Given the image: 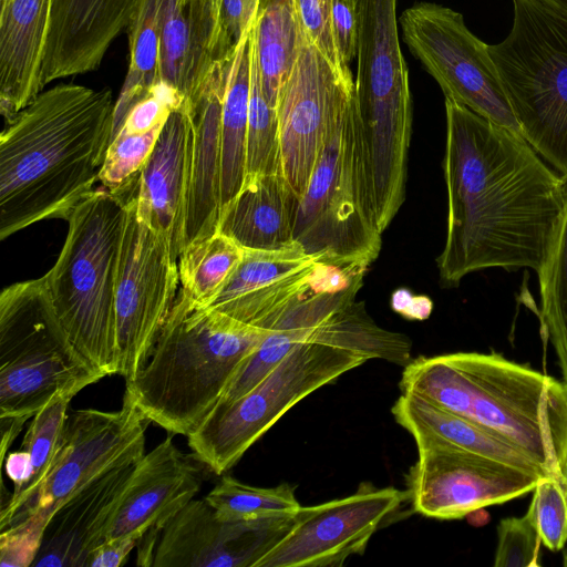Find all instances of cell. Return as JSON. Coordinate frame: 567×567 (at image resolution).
Returning a JSON list of instances; mask_svg holds the SVG:
<instances>
[{
    "label": "cell",
    "instance_id": "1",
    "mask_svg": "<svg viewBox=\"0 0 567 567\" xmlns=\"http://www.w3.org/2000/svg\"><path fill=\"white\" fill-rule=\"evenodd\" d=\"M447 227L440 279L543 266L566 200L565 176L519 134L445 99Z\"/></svg>",
    "mask_w": 567,
    "mask_h": 567
},
{
    "label": "cell",
    "instance_id": "2",
    "mask_svg": "<svg viewBox=\"0 0 567 567\" xmlns=\"http://www.w3.org/2000/svg\"><path fill=\"white\" fill-rule=\"evenodd\" d=\"M114 105L109 89L43 90L0 135V238L41 220H68L99 182Z\"/></svg>",
    "mask_w": 567,
    "mask_h": 567
},
{
    "label": "cell",
    "instance_id": "3",
    "mask_svg": "<svg viewBox=\"0 0 567 567\" xmlns=\"http://www.w3.org/2000/svg\"><path fill=\"white\" fill-rule=\"evenodd\" d=\"M402 393L415 394L516 447L545 475L563 477L567 386L499 353L419 357L404 365Z\"/></svg>",
    "mask_w": 567,
    "mask_h": 567
},
{
    "label": "cell",
    "instance_id": "4",
    "mask_svg": "<svg viewBox=\"0 0 567 567\" xmlns=\"http://www.w3.org/2000/svg\"><path fill=\"white\" fill-rule=\"evenodd\" d=\"M269 330L197 307L179 289L150 358L125 393L153 423L188 436L209 416Z\"/></svg>",
    "mask_w": 567,
    "mask_h": 567
},
{
    "label": "cell",
    "instance_id": "5",
    "mask_svg": "<svg viewBox=\"0 0 567 567\" xmlns=\"http://www.w3.org/2000/svg\"><path fill=\"white\" fill-rule=\"evenodd\" d=\"M365 346L361 323L342 306L251 390L217 405L187 436L189 447L215 474L225 473L295 404L370 360Z\"/></svg>",
    "mask_w": 567,
    "mask_h": 567
},
{
    "label": "cell",
    "instance_id": "6",
    "mask_svg": "<svg viewBox=\"0 0 567 567\" xmlns=\"http://www.w3.org/2000/svg\"><path fill=\"white\" fill-rule=\"evenodd\" d=\"M127 202L103 186L81 200L66 220L60 255L44 275L71 341L104 377L118 374L114 299Z\"/></svg>",
    "mask_w": 567,
    "mask_h": 567
},
{
    "label": "cell",
    "instance_id": "7",
    "mask_svg": "<svg viewBox=\"0 0 567 567\" xmlns=\"http://www.w3.org/2000/svg\"><path fill=\"white\" fill-rule=\"evenodd\" d=\"M381 235L352 87L334 111L299 198L293 239L308 255L370 266L381 250Z\"/></svg>",
    "mask_w": 567,
    "mask_h": 567
},
{
    "label": "cell",
    "instance_id": "8",
    "mask_svg": "<svg viewBox=\"0 0 567 567\" xmlns=\"http://www.w3.org/2000/svg\"><path fill=\"white\" fill-rule=\"evenodd\" d=\"M398 0H357L355 102L375 203L405 198L412 94L400 47Z\"/></svg>",
    "mask_w": 567,
    "mask_h": 567
},
{
    "label": "cell",
    "instance_id": "9",
    "mask_svg": "<svg viewBox=\"0 0 567 567\" xmlns=\"http://www.w3.org/2000/svg\"><path fill=\"white\" fill-rule=\"evenodd\" d=\"M104 375L76 349L53 307L45 277L0 295V419H30L54 396H72Z\"/></svg>",
    "mask_w": 567,
    "mask_h": 567
},
{
    "label": "cell",
    "instance_id": "10",
    "mask_svg": "<svg viewBox=\"0 0 567 567\" xmlns=\"http://www.w3.org/2000/svg\"><path fill=\"white\" fill-rule=\"evenodd\" d=\"M508 35L488 45L522 136L567 175V14L542 0H513Z\"/></svg>",
    "mask_w": 567,
    "mask_h": 567
},
{
    "label": "cell",
    "instance_id": "11",
    "mask_svg": "<svg viewBox=\"0 0 567 567\" xmlns=\"http://www.w3.org/2000/svg\"><path fill=\"white\" fill-rule=\"evenodd\" d=\"M403 40L450 99L519 135L488 44L451 8L419 2L399 18Z\"/></svg>",
    "mask_w": 567,
    "mask_h": 567
},
{
    "label": "cell",
    "instance_id": "12",
    "mask_svg": "<svg viewBox=\"0 0 567 567\" xmlns=\"http://www.w3.org/2000/svg\"><path fill=\"white\" fill-rule=\"evenodd\" d=\"M136 192L127 202L114 299L118 374L125 381L146 363L181 289L178 260L167 240L138 218Z\"/></svg>",
    "mask_w": 567,
    "mask_h": 567
},
{
    "label": "cell",
    "instance_id": "13",
    "mask_svg": "<svg viewBox=\"0 0 567 567\" xmlns=\"http://www.w3.org/2000/svg\"><path fill=\"white\" fill-rule=\"evenodd\" d=\"M408 499L406 491L363 482L347 497L301 506L288 532L255 567L341 566L349 557L362 555L374 533Z\"/></svg>",
    "mask_w": 567,
    "mask_h": 567
},
{
    "label": "cell",
    "instance_id": "14",
    "mask_svg": "<svg viewBox=\"0 0 567 567\" xmlns=\"http://www.w3.org/2000/svg\"><path fill=\"white\" fill-rule=\"evenodd\" d=\"M150 423L126 393L117 411H73L56 460L27 516L40 511L51 518L71 496L102 475L140 461Z\"/></svg>",
    "mask_w": 567,
    "mask_h": 567
},
{
    "label": "cell",
    "instance_id": "15",
    "mask_svg": "<svg viewBox=\"0 0 567 567\" xmlns=\"http://www.w3.org/2000/svg\"><path fill=\"white\" fill-rule=\"evenodd\" d=\"M417 454L406 474V492L413 511L430 518L458 519L518 498L542 476L475 454L440 449H421Z\"/></svg>",
    "mask_w": 567,
    "mask_h": 567
},
{
    "label": "cell",
    "instance_id": "16",
    "mask_svg": "<svg viewBox=\"0 0 567 567\" xmlns=\"http://www.w3.org/2000/svg\"><path fill=\"white\" fill-rule=\"evenodd\" d=\"M352 87L354 83L340 79L306 31L277 107L280 174L298 199L309 183L334 111L344 92Z\"/></svg>",
    "mask_w": 567,
    "mask_h": 567
},
{
    "label": "cell",
    "instance_id": "17",
    "mask_svg": "<svg viewBox=\"0 0 567 567\" xmlns=\"http://www.w3.org/2000/svg\"><path fill=\"white\" fill-rule=\"evenodd\" d=\"M293 517L223 520L205 498L192 499L162 528L152 566L255 567Z\"/></svg>",
    "mask_w": 567,
    "mask_h": 567
},
{
    "label": "cell",
    "instance_id": "18",
    "mask_svg": "<svg viewBox=\"0 0 567 567\" xmlns=\"http://www.w3.org/2000/svg\"><path fill=\"white\" fill-rule=\"evenodd\" d=\"M203 462L182 452L167 436L138 461L133 478L106 529L104 540L141 539L159 529L199 492Z\"/></svg>",
    "mask_w": 567,
    "mask_h": 567
},
{
    "label": "cell",
    "instance_id": "19",
    "mask_svg": "<svg viewBox=\"0 0 567 567\" xmlns=\"http://www.w3.org/2000/svg\"><path fill=\"white\" fill-rule=\"evenodd\" d=\"M144 0H52L43 62L44 87L94 71L112 42L127 32Z\"/></svg>",
    "mask_w": 567,
    "mask_h": 567
},
{
    "label": "cell",
    "instance_id": "20",
    "mask_svg": "<svg viewBox=\"0 0 567 567\" xmlns=\"http://www.w3.org/2000/svg\"><path fill=\"white\" fill-rule=\"evenodd\" d=\"M193 121L188 104L172 111L137 183L136 214L164 237L178 260L189 189Z\"/></svg>",
    "mask_w": 567,
    "mask_h": 567
},
{
    "label": "cell",
    "instance_id": "21",
    "mask_svg": "<svg viewBox=\"0 0 567 567\" xmlns=\"http://www.w3.org/2000/svg\"><path fill=\"white\" fill-rule=\"evenodd\" d=\"M137 462L123 464L71 496L50 518L35 567H86L126 492Z\"/></svg>",
    "mask_w": 567,
    "mask_h": 567
},
{
    "label": "cell",
    "instance_id": "22",
    "mask_svg": "<svg viewBox=\"0 0 567 567\" xmlns=\"http://www.w3.org/2000/svg\"><path fill=\"white\" fill-rule=\"evenodd\" d=\"M229 64L210 76L194 101L186 102L193 121V145L183 249L218 229L221 214L220 120Z\"/></svg>",
    "mask_w": 567,
    "mask_h": 567
},
{
    "label": "cell",
    "instance_id": "23",
    "mask_svg": "<svg viewBox=\"0 0 567 567\" xmlns=\"http://www.w3.org/2000/svg\"><path fill=\"white\" fill-rule=\"evenodd\" d=\"M52 0H0V112L12 118L43 90Z\"/></svg>",
    "mask_w": 567,
    "mask_h": 567
},
{
    "label": "cell",
    "instance_id": "24",
    "mask_svg": "<svg viewBox=\"0 0 567 567\" xmlns=\"http://www.w3.org/2000/svg\"><path fill=\"white\" fill-rule=\"evenodd\" d=\"M298 197L280 173L247 178L221 210L218 230L247 250H275L293 241Z\"/></svg>",
    "mask_w": 567,
    "mask_h": 567
},
{
    "label": "cell",
    "instance_id": "25",
    "mask_svg": "<svg viewBox=\"0 0 567 567\" xmlns=\"http://www.w3.org/2000/svg\"><path fill=\"white\" fill-rule=\"evenodd\" d=\"M391 412L414 439L417 450L440 449L475 454L545 475L516 447L487 431L412 393H402Z\"/></svg>",
    "mask_w": 567,
    "mask_h": 567
},
{
    "label": "cell",
    "instance_id": "26",
    "mask_svg": "<svg viewBox=\"0 0 567 567\" xmlns=\"http://www.w3.org/2000/svg\"><path fill=\"white\" fill-rule=\"evenodd\" d=\"M252 23L244 31L234 51L221 104V210L237 196L246 179Z\"/></svg>",
    "mask_w": 567,
    "mask_h": 567
},
{
    "label": "cell",
    "instance_id": "27",
    "mask_svg": "<svg viewBox=\"0 0 567 567\" xmlns=\"http://www.w3.org/2000/svg\"><path fill=\"white\" fill-rule=\"evenodd\" d=\"M251 33L262 91L277 110L306 37L296 0H260Z\"/></svg>",
    "mask_w": 567,
    "mask_h": 567
},
{
    "label": "cell",
    "instance_id": "28",
    "mask_svg": "<svg viewBox=\"0 0 567 567\" xmlns=\"http://www.w3.org/2000/svg\"><path fill=\"white\" fill-rule=\"evenodd\" d=\"M72 399L70 394H58L33 415L21 445L29 454L30 478L18 495L1 505V529L23 519L31 509L62 446L68 406Z\"/></svg>",
    "mask_w": 567,
    "mask_h": 567
},
{
    "label": "cell",
    "instance_id": "29",
    "mask_svg": "<svg viewBox=\"0 0 567 567\" xmlns=\"http://www.w3.org/2000/svg\"><path fill=\"white\" fill-rule=\"evenodd\" d=\"M244 249L218 229L188 244L178 257L181 291L197 307H207L228 282Z\"/></svg>",
    "mask_w": 567,
    "mask_h": 567
},
{
    "label": "cell",
    "instance_id": "30",
    "mask_svg": "<svg viewBox=\"0 0 567 567\" xmlns=\"http://www.w3.org/2000/svg\"><path fill=\"white\" fill-rule=\"evenodd\" d=\"M566 200L546 259L537 272L543 329L567 386V175Z\"/></svg>",
    "mask_w": 567,
    "mask_h": 567
},
{
    "label": "cell",
    "instance_id": "31",
    "mask_svg": "<svg viewBox=\"0 0 567 567\" xmlns=\"http://www.w3.org/2000/svg\"><path fill=\"white\" fill-rule=\"evenodd\" d=\"M205 499L223 520L288 517L301 508L295 486L288 483L257 487L228 475L221 477Z\"/></svg>",
    "mask_w": 567,
    "mask_h": 567
},
{
    "label": "cell",
    "instance_id": "32",
    "mask_svg": "<svg viewBox=\"0 0 567 567\" xmlns=\"http://www.w3.org/2000/svg\"><path fill=\"white\" fill-rule=\"evenodd\" d=\"M319 258L321 257L308 255L297 241L275 250L244 249L243 258L235 272L221 291L205 308L217 309L259 290Z\"/></svg>",
    "mask_w": 567,
    "mask_h": 567
},
{
    "label": "cell",
    "instance_id": "33",
    "mask_svg": "<svg viewBox=\"0 0 567 567\" xmlns=\"http://www.w3.org/2000/svg\"><path fill=\"white\" fill-rule=\"evenodd\" d=\"M272 173H280L278 112L269 104L264 94L252 33L250 31V95L248 107L246 179L257 175Z\"/></svg>",
    "mask_w": 567,
    "mask_h": 567
},
{
    "label": "cell",
    "instance_id": "34",
    "mask_svg": "<svg viewBox=\"0 0 567 567\" xmlns=\"http://www.w3.org/2000/svg\"><path fill=\"white\" fill-rule=\"evenodd\" d=\"M164 125L146 133L118 131L106 151L99 182L111 193L128 200L137 189L140 173L151 155Z\"/></svg>",
    "mask_w": 567,
    "mask_h": 567
},
{
    "label": "cell",
    "instance_id": "35",
    "mask_svg": "<svg viewBox=\"0 0 567 567\" xmlns=\"http://www.w3.org/2000/svg\"><path fill=\"white\" fill-rule=\"evenodd\" d=\"M525 514L542 544L557 551L567 544V488L564 478L542 475Z\"/></svg>",
    "mask_w": 567,
    "mask_h": 567
},
{
    "label": "cell",
    "instance_id": "36",
    "mask_svg": "<svg viewBox=\"0 0 567 567\" xmlns=\"http://www.w3.org/2000/svg\"><path fill=\"white\" fill-rule=\"evenodd\" d=\"M540 538L526 516L508 517L497 526L495 567H538Z\"/></svg>",
    "mask_w": 567,
    "mask_h": 567
},
{
    "label": "cell",
    "instance_id": "37",
    "mask_svg": "<svg viewBox=\"0 0 567 567\" xmlns=\"http://www.w3.org/2000/svg\"><path fill=\"white\" fill-rule=\"evenodd\" d=\"M49 520L48 515L37 511L1 529L0 565L2 567L32 566L41 548Z\"/></svg>",
    "mask_w": 567,
    "mask_h": 567
},
{
    "label": "cell",
    "instance_id": "38",
    "mask_svg": "<svg viewBox=\"0 0 567 567\" xmlns=\"http://www.w3.org/2000/svg\"><path fill=\"white\" fill-rule=\"evenodd\" d=\"M296 3L311 42L327 58L341 80L354 83L350 68L343 63L336 43L330 0H296Z\"/></svg>",
    "mask_w": 567,
    "mask_h": 567
},
{
    "label": "cell",
    "instance_id": "39",
    "mask_svg": "<svg viewBox=\"0 0 567 567\" xmlns=\"http://www.w3.org/2000/svg\"><path fill=\"white\" fill-rule=\"evenodd\" d=\"M331 23L340 56L346 65L357 55V0H330Z\"/></svg>",
    "mask_w": 567,
    "mask_h": 567
},
{
    "label": "cell",
    "instance_id": "40",
    "mask_svg": "<svg viewBox=\"0 0 567 567\" xmlns=\"http://www.w3.org/2000/svg\"><path fill=\"white\" fill-rule=\"evenodd\" d=\"M140 539L134 536L104 540L92 553L86 567L122 566Z\"/></svg>",
    "mask_w": 567,
    "mask_h": 567
},
{
    "label": "cell",
    "instance_id": "41",
    "mask_svg": "<svg viewBox=\"0 0 567 567\" xmlns=\"http://www.w3.org/2000/svg\"><path fill=\"white\" fill-rule=\"evenodd\" d=\"M3 462L7 475L13 483V492L11 493V496H16L27 485L30 478L31 470L29 454L21 447L18 451L9 453Z\"/></svg>",
    "mask_w": 567,
    "mask_h": 567
},
{
    "label": "cell",
    "instance_id": "42",
    "mask_svg": "<svg viewBox=\"0 0 567 567\" xmlns=\"http://www.w3.org/2000/svg\"><path fill=\"white\" fill-rule=\"evenodd\" d=\"M411 295L404 290H400L393 295L392 298V307L393 309L401 305H410L403 307L399 312L402 316L410 319H425L429 317L432 310V302L426 297L413 296L412 306H411Z\"/></svg>",
    "mask_w": 567,
    "mask_h": 567
},
{
    "label": "cell",
    "instance_id": "43",
    "mask_svg": "<svg viewBox=\"0 0 567 567\" xmlns=\"http://www.w3.org/2000/svg\"><path fill=\"white\" fill-rule=\"evenodd\" d=\"M243 3V22L245 30L255 20L259 6L260 0H241Z\"/></svg>",
    "mask_w": 567,
    "mask_h": 567
},
{
    "label": "cell",
    "instance_id": "44",
    "mask_svg": "<svg viewBox=\"0 0 567 567\" xmlns=\"http://www.w3.org/2000/svg\"><path fill=\"white\" fill-rule=\"evenodd\" d=\"M545 3L551 6L553 8L564 12L567 14V0H542Z\"/></svg>",
    "mask_w": 567,
    "mask_h": 567
},
{
    "label": "cell",
    "instance_id": "45",
    "mask_svg": "<svg viewBox=\"0 0 567 567\" xmlns=\"http://www.w3.org/2000/svg\"><path fill=\"white\" fill-rule=\"evenodd\" d=\"M563 477H564V482H565V485H566V488H567V458H566L565 464L563 466Z\"/></svg>",
    "mask_w": 567,
    "mask_h": 567
},
{
    "label": "cell",
    "instance_id": "46",
    "mask_svg": "<svg viewBox=\"0 0 567 567\" xmlns=\"http://www.w3.org/2000/svg\"><path fill=\"white\" fill-rule=\"evenodd\" d=\"M564 566L567 567V551L564 554V561H563Z\"/></svg>",
    "mask_w": 567,
    "mask_h": 567
}]
</instances>
